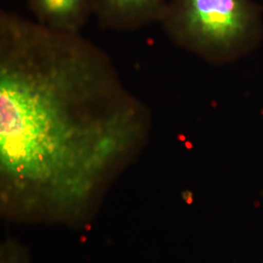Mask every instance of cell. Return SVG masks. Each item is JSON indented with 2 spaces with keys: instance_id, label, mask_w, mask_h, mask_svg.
<instances>
[{
  "instance_id": "cell-1",
  "label": "cell",
  "mask_w": 263,
  "mask_h": 263,
  "mask_svg": "<svg viewBox=\"0 0 263 263\" xmlns=\"http://www.w3.org/2000/svg\"><path fill=\"white\" fill-rule=\"evenodd\" d=\"M148 107L81 32L0 13V185L19 207H83L144 144Z\"/></svg>"
},
{
  "instance_id": "cell-5",
  "label": "cell",
  "mask_w": 263,
  "mask_h": 263,
  "mask_svg": "<svg viewBox=\"0 0 263 263\" xmlns=\"http://www.w3.org/2000/svg\"><path fill=\"white\" fill-rule=\"evenodd\" d=\"M1 263H24L22 261V258L20 257L19 254L14 251L12 248L9 250L5 249L4 253L1 256Z\"/></svg>"
},
{
  "instance_id": "cell-4",
  "label": "cell",
  "mask_w": 263,
  "mask_h": 263,
  "mask_svg": "<svg viewBox=\"0 0 263 263\" xmlns=\"http://www.w3.org/2000/svg\"><path fill=\"white\" fill-rule=\"evenodd\" d=\"M35 21L49 28L81 32L93 15L91 0H27Z\"/></svg>"
},
{
  "instance_id": "cell-3",
  "label": "cell",
  "mask_w": 263,
  "mask_h": 263,
  "mask_svg": "<svg viewBox=\"0 0 263 263\" xmlns=\"http://www.w3.org/2000/svg\"><path fill=\"white\" fill-rule=\"evenodd\" d=\"M170 0H91L93 15L104 28L131 31L160 22Z\"/></svg>"
},
{
  "instance_id": "cell-2",
  "label": "cell",
  "mask_w": 263,
  "mask_h": 263,
  "mask_svg": "<svg viewBox=\"0 0 263 263\" xmlns=\"http://www.w3.org/2000/svg\"><path fill=\"white\" fill-rule=\"evenodd\" d=\"M160 23L175 42L212 62L238 56L261 32L253 0H170Z\"/></svg>"
}]
</instances>
